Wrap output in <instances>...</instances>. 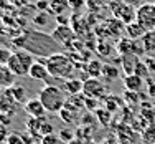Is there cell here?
I'll return each instance as SVG.
<instances>
[{
  "mask_svg": "<svg viewBox=\"0 0 155 144\" xmlns=\"http://www.w3.org/2000/svg\"><path fill=\"white\" fill-rule=\"evenodd\" d=\"M12 43L17 48L27 50L31 55L40 58H48L54 53H60L61 48V45L51 35H46V33L36 30H27L21 36L12 38Z\"/></svg>",
  "mask_w": 155,
  "mask_h": 144,
  "instance_id": "1",
  "label": "cell"
},
{
  "mask_svg": "<svg viewBox=\"0 0 155 144\" xmlns=\"http://www.w3.org/2000/svg\"><path fill=\"white\" fill-rule=\"evenodd\" d=\"M45 61V65L48 66V71L53 78L56 80H68L73 76L74 71V61L64 53H54L48 58H41Z\"/></svg>",
  "mask_w": 155,
  "mask_h": 144,
  "instance_id": "2",
  "label": "cell"
},
{
  "mask_svg": "<svg viewBox=\"0 0 155 144\" xmlns=\"http://www.w3.org/2000/svg\"><path fill=\"white\" fill-rule=\"evenodd\" d=\"M40 101L43 103L46 113H60L66 105V94L61 88H58L56 84H46L40 90L38 94Z\"/></svg>",
  "mask_w": 155,
  "mask_h": 144,
  "instance_id": "3",
  "label": "cell"
},
{
  "mask_svg": "<svg viewBox=\"0 0 155 144\" xmlns=\"http://www.w3.org/2000/svg\"><path fill=\"white\" fill-rule=\"evenodd\" d=\"M33 63H35V55H31L30 51H27V50L17 48L12 53L7 66H8L10 71H12L17 78H21V76H28Z\"/></svg>",
  "mask_w": 155,
  "mask_h": 144,
  "instance_id": "4",
  "label": "cell"
},
{
  "mask_svg": "<svg viewBox=\"0 0 155 144\" xmlns=\"http://www.w3.org/2000/svg\"><path fill=\"white\" fill-rule=\"evenodd\" d=\"M145 30H153L155 28V3H142L137 9V18Z\"/></svg>",
  "mask_w": 155,
  "mask_h": 144,
  "instance_id": "5",
  "label": "cell"
},
{
  "mask_svg": "<svg viewBox=\"0 0 155 144\" xmlns=\"http://www.w3.org/2000/svg\"><path fill=\"white\" fill-rule=\"evenodd\" d=\"M83 94L86 96V98L101 99L102 96H106V86L99 78H87V80H84Z\"/></svg>",
  "mask_w": 155,
  "mask_h": 144,
  "instance_id": "6",
  "label": "cell"
},
{
  "mask_svg": "<svg viewBox=\"0 0 155 144\" xmlns=\"http://www.w3.org/2000/svg\"><path fill=\"white\" fill-rule=\"evenodd\" d=\"M28 76H30L31 80H36V81H45L46 84H54L53 83V76L50 75L48 66L45 65L43 60H35V63H33L31 68H30Z\"/></svg>",
  "mask_w": 155,
  "mask_h": 144,
  "instance_id": "7",
  "label": "cell"
},
{
  "mask_svg": "<svg viewBox=\"0 0 155 144\" xmlns=\"http://www.w3.org/2000/svg\"><path fill=\"white\" fill-rule=\"evenodd\" d=\"M74 35H76V32L73 30L69 25H58V27L51 32V36H53L61 46L69 45V43L74 40Z\"/></svg>",
  "mask_w": 155,
  "mask_h": 144,
  "instance_id": "8",
  "label": "cell"
},
{
  "mask_svg": "<svg viewBox=\"0 0 155 144\" xmlns=\"http://www.w3.org/2000/svg\"><path fill=\"white\" fill-rule=\"evenodd\" d=\"M23 109L31 118H45V114H46V109L43 106V103L40 101V98H30L23 105Z\"/></svg>",
  "mask_w": 155,
  "mask_h": 144,
  "instance_id": "9",
  "label": "cell"
},
{
  "mask_svg": "<svg viewBox=\"0 0 155 144\" xmlns=\"http://www.w3.org/2000/svg\"><path fill=\"white\" fill-rule=\"evenodd\" d=\"M15 105L17 103L12 99L8 90H7V88H0V113L13 116V113H15Z\"/></svg>",
  "mask_w": 155,
  "mask_h": 144,
  "instance_id": "10",
  "label": "cell"
},
{
  "mask_svg": "<svg viewBox=\"0 0 155 144\" xmlns=\"http://www.w3.org/2000/svg\"><path fill=\"white\" fill-rule=\"evenodd\" d=\"M139 57L134 53L130 55H122V58H120V65H122V70L125 75H134L135 73V68H137L139 65Z\"/></svg>",
  "mask_w": 155,
  "mask_h": 144,
  "instance_id": "11",
  "label": "cell"
},
{
  "mask_svg": "<svg viewBox=\"0 0 155 144\" xmlns=\"http://www.w3.org/2000/svg\"><path fill=\"white\" fill-rule=\"evenodd\" d=\"M124 86L125 90L129 91H135V93H140V90L143 88V78L139 75H125L124 76Z\"/></svg>",
  "mask_w": 155,
  "mask_h": 144,
  "instance_id": "12",
  "label": "cell"
},
{
  "mask_svg": "<svg viewBox=\"0 0 155 144\" xmlns=\"http://www.w3.org/2000/svg\"><path fill=\"white\" fill-rule=\"evenodd\" d=\"M7 90H8L12 99L17 105H25V103L28 101L27 99V90H25V86H21V84H13V86L7 88Z\"/></svg>",
  "mask_w": 155,
  "mask_h": 144,
  "instance_id": "13",
  "label": "cell"
},
{
  "mask_svg": "<svg viewBox=\"0 0 155 144\" xmlns=\"http://www.w3.org/2000/svg\"><path fill=\"white\" fill-rule=\"evenodd\" d=\"M17 76L10 71L7 65H0V88H10L15 84Z\"/></svg>",
  "mask_w": 155,
  "mask_h": 144,
  "instance_id": "14",
  "label": "cell"
},
{
  "mask_svg": "<svg viewBox=\"0 0 155 144\" xmlns=\"http://www.w3.org/2000/svg\"><path fill=\"white\" fill-rule=\"evenodd\" d=\"M125 32H127L129 38H132V40H142L143 35H145L149 30H145V28H143L139 22H132V23L125 25Z\"/></svg>",
  "mask_w": 155,
  "mask_h": 144,
  "instance_id": "15",
  "label": "cell"
},
{
  "mask_svg": "<svg viewBox=\"0 0 155 144\" xmlns=\"http://www.w3.org/2000/svg\"><path fill=\"white\" fill-rule=\"evenodd\" d=\"M63 86H64V90L68 91L69 94H79L83 93V86H84V81L79 80V78H68L63 81Z\"/></svg>",
  "mask_w": 155,
  "mask_h": 144,
  "instance_id": "16",
  "label": "cell"
},
{
  "mask_svg": "<svg viewBox=\"0 0 155 144\" xmlns=\"http://www.w3.org/2000/svg\"><path fill=\"white\" fill-rule=\"evenodd\" d=\"M69 9V0H50V9L46 13L50 15H63Z\"/></svg>",
  "mask_w": 155,
  "mask_h": 144,
  "instance_id": "17",
  "label": "cell"
},
{
  "mask_svg": "<svg viewBox=\"0 0 155 144\" xmlns=\"http://www.w3.org/2000/svg\"><path fill=\"white\" fill-rule=\"evenodd\" d=\"M102 68H104V63H101L99 60H91L84 66V71L89 75V78H99L102 76Z\"/></svg>",
  "mask_w": 155,
  "mask_h": 144,
  "instance_id": "18",
  "label": "cell"
},
{
  "mask_svg": "<svg viewBox=\"0 0 155 144\" xmlns=\"http://www.w3.org/2000/svg\"><path fill=\"white\" fill-rule=\"evenodd\" d=\"M58 114H60L61 121H64L66 124H73V123H76V119H78V109L71 108V106H68V105H64V108H63Z\"/></svg>",
  "mask_w": 155,
  "mask_h": 144,
  "instance_id": "19",
  "label": "cell"
},
{
  "mask_svg": "<svg viewBox=\"0 0 155 144\" xmlns=\"http://www.w3.org/2000/svg\"><path fill=\"white\" fill-rule=\"evenodd\" d=\"M66 105L71 106L74 109H81V108H86V96L83 93L79 94H69V98L66 99Z\"/></svg>",
  "mask_w": 155,
  "mask_h": 144,
  "instance_id": "20",
  "label": "cell"
},
{
  "mask_svg": "<svg viewBox=\"0 0 155 144\" xmlns=\"http://www.w3.org/2000/svg\"><path fill=\"white\" fill-rule=\"evenodd\" d=\"M142 45H143V50H145L147 53H153L155 51V28L153 30H149L143 35Z\"/></svg>",
  "mask_w": 155,
  "mask_h": 144,
  "instance_id": "21",
  "label": "cell"
},
{
  "mask_svg": "<svg viewBox=\"0 0 155 144\" xmlns=\"http://www.w3.org/2000/svg\"><path fill=\"white\" fill-rule=\"evenodd\" d=\"M102 78H106L107 81H116L119 78V70L116 68V65L106 63L104 68H102Z\"/></svg>",
  "mask_w": 155,
  "mask_h": 144,
  "instance_id": "22",
  "label": "cell"
},
{
  "mask_svg": "<svg viewBox=\"0 0 155 144\" xmlns=\"http://www.w3.org/2000/svg\"><path fill=\"white\" fill-rule=\"evenodd\" d=\"M94 113H96V116H97V121H99L101 124L107 126V124L110 123V116H112V113L107 111L106 108H104V109H101V108H99L97 111H94Z\"/></svg>",
  "mask_w": 155,
  "mask_h": 144,
  "instance_id": "23",
  "label": "cell"
},
{
  "mask_svg": "<svg viewBox=\"0 0 155 144\" xmlns=\"http://www.w3.org/2000/svg\"><path fill=\"white\" fill-rule=\"evenodd\" d=\"M104 103H106V109L110 113H114L117 108H119V99L116 98V96H112V94H109V96H106L104 98Z\"/></svg>",
  "mask_w": 155,
  "mask_h": 144,
  "instance_id": "24",
  "label": "cell"
},
{
  "mask_svg": "<svg viewBox=\"0 0 155 144\" xmlns=\"http://www.w3.org/2000/svg\"><path fill=\"white\" fill-rule=\"evenodd\" d=\"M5 144H27V141H25L23 134H20V132H10Z\"/></svg>",
  "mask_w": 155,
  "mask_h": 144,
  "instance_id": "25",
  "label": "cell"
},
{
  "mask_svg": "<svg viewBox=\"0 0 155 144\" xmlns=\"http://www.w3.org/2000/svg\"><path fill=\"white\" fill-rule=\"evenodd\" d=\"M54 128H53V124L51 123H46V119H43L41 121V126H40V131H38V134L41 136H48V134H54Z\"/></svg>",
  "mask_w": 155,
  "mask_h": 144,
  "instance_id": "26",
  "label": "cell"
},
{
  "mask_svg": "<svg viewBox=\"0 0 155 144\" xmlns=\"http://www.w3.org/2000/svg\"><path fill=\"white\" fill-rule=\"evenodd\" d=\"M33 23L38 25V27H45L48 23V15L46 12H36V15L33 17Z\"/></svg>",
  "mask_w": 155,
  "mask_h": 144,
  "instance_id": "27",
  "label": "cell"
},
{
  "mask_svg": "<svg viewBox=\"0 0 155 144\" xmlns=\"http://www.w3.org/2000/svg\"><path fill=\"white\" fill-rule=\"evenodd\" d=\"M60 138H61L63 142H71L73 139H74V131L69 129V128H64L60 131Z\"/></svg>",
  "mask_w": 155,
  "mask_h": 144,
  "instance_id": "28",
  "label": "cell"
},
{
  "mask_svg": "<svg viewBox=\"0 0 155 144\" xmlns=\"http://www.w3.org/2000/svg\"><path fill=\"white\" fill-rule=\"evenodd\" d=\"M149 73H150V70L147 68L145 61H139L137 68H135V75L142 76V78H149Z\"/></svg>",
  "mask_w": 155,
  "mask_h": 144,
  "instance_id": "29",
  "label": "cell"
},
{
  "mask_svg": "<svg viewBox=\"0 0 155 144\" xmlns=\"http://www.w3.org/2000/svg\"><path fill=\"white\" fill-rule=\"evenodd\" d=\"M41 144H63V141L60 136H56V134H48L41 138Z\"/></svg>",
  "mask_w": 155,
  "mask_h": 144,
  "instance_id": "30",
  "label": "cell"
},
{
  "mask_svg": "<svg viewBox=\"0 0 155 144\" xmlns=\"http://www.w3.org/2000/svg\"><path fill=\"white\" fill-rule=\"evenodd\" d=\"M12 53H13V51H10L8 48L0 46V65H7V63H8V60H10V57H12Z\"/></svg>",
  "mask_w": 155,
  "mask_h": 144,
  "instance_id": "31",
  "label": "cell"
},
{
  "mask_svg": "<svg viewBox=\"0 0 155 144\" xmlns=\"http://www.w3.org/2000/svg\"><path fill=\"white\" fill-rule=\"evenodd\" d=\"M139 98H140V94L135 93V91H129V90H127V91L124 93V99H125L127 103H132V105H134V103L137 105V103H139Z\"/></svg>",
  "mask_w": 155,
  "mask_h": 144,
  "instance_id": "32",
  "label": "cell"
},
{
  "mask_svg": "<svg viewBox=\"0 0 155 144\" xmlns=\"http://www.w3.org/2000/svg\"><path fill=\"white\" fill-rule=\"evenodd\" d=\"M86 108L89 109V111H97V109H99V99L86 98Z\"/></svg>",
  "mask_w": 155,
  "mask_h": 144,
  "instance_id": "33",
  "label": "cell"
},
{
  "mask_svg": "<svg viewBox=\"0 0 155 144\" xmlns=\"http://www.w3.org/2000/svg\"><path fill=\"white\" fill-rule=\"evenodd\" d=\"M8 134H10V131L7 129V126L0 123V144H5L7 138H8Z\"/></svg>",
  "mask_w": 155,
  "mask_h": 144,
  "instance_id": "34",
  "label": "cell"
},
{
  "mask_svg": "<svg viewBox=\"0 0 155 144\" xmlns=\"http://www.w3.org/2000/svg\"><path fill=\"white\" fill-rule=\"evenodd\" d=\"M36 10L38 12H48V9H50V2L48 0H38V2L35 3Z\"/></svg>",
  "mask_w": 155,
  "mask_h": 144,
  "instance_id": "35",
  "label": "cell"
},
{
  "mask_svg": "<svg viewBox=\"0 0 155 144\" xmlns=\"http://www.w3.org/2000/svg\"><path fill=\"white\" fill-rule=\"evenodd\" d=\"M97 50H99V55H102V57H107L110 51H112V46L107 45V43H101V45L97 46Z\"/></svg>",
  "mask_w": 155,
  "mask_h": 144,
  "instance_id": "36",
  "label": "cell"
},
{
  "mask_svg": "<svg viewBox=\"0 0 155 144\" xmlns=\"http://www.w3.org/2000/svg\"><path fill=\"white\" fill-rule=\"evenodd\" d=\"M0 123L5 124V126H10V124H12V116H10V114L0 113Z\"/></svg>",
  "mask_w": 155,
  "mask_h": 144,
  "instance_id": "37",
  "label": "cell"
},
{
  "mask_svg": "<svg viewBox=\"0 0 155 144\" xmlns=\"http://www.w3.org/2000/svg\"><path fill=\"white\" fill-rule=\"evenodd\" d=\"M56 23L58 25H69V18L64 15H56Z\"/></svg>",
  "mask_w": 155,
  "mask_h": 144,
  "instance_id": "38",
  "label": "cell"
},
{
  "mask_svg": "<svg viewBox=\"0 0 155 144\" xmlns=\"http://www.w3.org/2000/svg\"><path fill=\"white\" fill-rule=\"evenodd\" d=\"M145 65H147V68H149L150 71H155V60H153V58H147Z\"/></svg>",
  "mask_w": 155,
  "mask_h": 144,
  "instance_id": "39",
  "label": "cell"
},
{
  "mask_svg": "<svg viewBox=\"0 0 155 144\" xmlns=\"http://www.w3.org/2000/svg\"><path fill=\"white\" fill-rule=\"evenodd\" d=\"M83 5V0H69V9H79Z\"/></svg>",
  "mask_w": 155,
  "mask_h": 144,
  "instance_id": "40",
  "label": "cell"
},
{
  "mask_svg": "<svg viewBox=\"0 0 155 144\" xmlns=\"http://www.w3.org/2000/svg\"><path fill=\"white\" fill-rule=\"evenodd\" d=\"M12 2L15 3L17 7H20V9H21V7H25L28 3V0H12Z\"/></svg>",
  "mask_w": 155,
  "mask_h": 144,
  "instance_id": "41",
  "label": "cell"
},
{
  "mask_svg": "<svg viewBox=\"0 0 155 144\" xmlns=\"http://www.w3.org/2000/svg\"><path fill=\"white\" fill-rule=\"evenodd\" d=\"M149 94L152 96V98H155V84H150V91H149Z\"/></svg>",
  "mask_w": 155,
  "mask_h": 144,
  "instance_id": "42",
  "label": "cell"
},
{
  "mask_svg": "<svg viewBox=\"0 0 155 144\" xmlns=\"http://www.w3.org/2000/svg\"><path fill=\"white\" fill-rule=\"evenodd\" d=\"M130 2H135V0H130Z\"/></svg>",
  "mask_w": 155,
  "mask_h": 144,
  "instance_id": "43",
  "label": "cell"
}]
</instances>
